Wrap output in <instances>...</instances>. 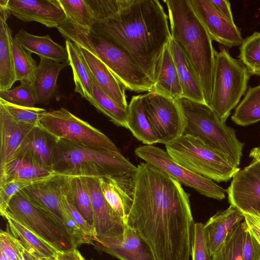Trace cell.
Returning a JSON list of instances; mask_svg holds the SVG:
<instances>
[{
    "instance_id": "816d5d0a",
    "label": "cell",
    "mask_w": 260,
    "mask_h": 260,
    "mask_svg": "<svg viewBox=\"0 0 260 260\" xmlns=\"http://www.w3.org/2000/svg\"><path fill=\"white\" fill-rule=\"evenodd\" d=\"M244 221L246 223L248 231L260 244V230L249 221L246 220H244Z\"/></svg>"
},
{
    "instance_id": "b9f144b4",
    "label": "cell",
    "mask_w": 260,
    "mask_h": 260,
    "mask_svg": "<svg viewBox=\"0 0 260 260\" xmlns=\"http://www.w3.org/2000/svg\"><path fill=\"white\" fill-rule=\"evenodd\" d=\"M133 0H86L95 20L105 19L117 14Z\"/></svg>"
},
{
    "instance_id": "5b68a950",
    "label": "cell",
    "mask_w": 260,
    "mask_h": 260,
    "mask_svg": "<svg viewBox=\"0 0 260 260\" xmlns=\"http://www.w3.org/2000/svg\"><path fill=\"white\" fill-rule=\"evenodd\" d=\"M52 171L69 177H108L135 173L137 167L113 152L57 139Z\"/></svg>"
},
{
    "instance_id": "1f68e13d",
    "label": "cell",
    "mask_w": 260,
    "mask_h": 260,
    "mask_svg": "<svg viewBox=\"0 0 260 260\" xmlns=\"http://www.w3.org/2000/svg\"><path fill=\"white\" fill-rule=\"evenodd\" d=\"M13 38L7 22L0 19V90L11 89L16 81L12 50Z\"/></svg>"
},
{
    "instance_id": "f5cc1de1",
    "label": "cell",
    "mask_w": 260,
    "mask_h": 260,
    "mask_svg": "<svg viewBox=\"0 0 260 260\" xmlns=\"http://www.w3.org/2000/svg\"><path fill=\"white\" fill-rule=\"evenodd\" d=\"M243 214L244 217V220L249 221L260 230V214L252 215L247 213Z\"/></svg>"
},
{
    "instance_id": "4316f807",
    "label": "cell",
    "mask_w": 260,
    "mask_h": 260,
    "mask_svg": "<svg viewBox=\"0 0 260 260\" xmlns=\"http://www.w3.org/2000/svg\"><path fill=\"white\" fill-rule=\"evenodd\" d=\"M127 128L145 145L158 143L157 138L145 114L143 94L134 95L128 104L126 116Z\"/></svg>"
},
{
    "instance_id": "5bb4252c",
    "label": "cell",
    "mask_w": 260,
    "mask_h": 260,
    "mask_svg": "<svg viewBox=\"0 0 260 260\" xmlns=\"http://www.w3.org/2000/svg\"><path fill=\"white\" fill-rule=\"evenodd\" d=\"M81 178L91 200L95 237H113L122 234L127 225L106 201L101 191L99 178Z\"/></svg>"
},
{
    "instance_id": "f907efd6",
    "label": "cell",
    "mask_w": 260,
    "mask_h": 260,
    "mask_svg": "<svg viewBox=\"0 0 260 260\" xmlns=\"http://www.w3.org/2000/svg\"><path fill=\"white\" fill-rule=\"evenodd\" d=\"M8 0H0V19L7 22L10 13L8 9Z\"/></svg>"
},
{
    "instance_id": "8fae6325",
    "label": "cell",
    "mask_w": 260,
    "mask_h": 260,
    "mask_svg": "<svg viewBox=\"0 0 260 260\" xmlns=\"http://www.w3.org/2000/svg\"><path fill=\"white\" fill-rule=\"evenodd\" d=\"M135 152L146 163L200 194L219 201L225 198L226 190L223 188L213 180L195 174L179 165L163 149L153 145H144L137 147Z\"/></svg>"
},
{
    "instance_id": "52a82bcc",
    "label": "cell",
    "mask_w": 260,
    "mask_h": 260,
    "mask_svg": "<svg viewBox=\"0 0 260 260\" xmlns=\"http://www.w3.org/2000/svg\"><path fill=\"white\" fill-rule=\"evenodd\" d=\"M166 148L179 165L217 182L230 180L240 169L225 155L198 137L183 134L166 145Z\"/></svg>"
},
{
    "instance_id": "cb8c5ba5",
    "label": "cell",
    "mask_w": 260,
    "mask_h": 260,
    "mask_svg": "<svg viewBox=\"0 0 260 260\" xmlns=\"http://www.w3.org/2000/svg\"><path fill=\"white\" fill-rule=\"evenodd\" d=\"M33 82L38 104H48L56 94L57 80L59 73L70 66L69 60L57 62L51 59L40 57Z\"/></svg>"
},
{
    "instance_id": "83f0119b",
    "label": "cell",
    "mask_w": 260,
    "mask_h": 260,
    "mask_svg": "<svg viewBox=\"0 0 260 260\" xmlns=\"http://www.w3.org/2000/svg\"><path fill=\"white\" fill-rule=\"evenodd\" d=\"M55 173L21 157H13L0 167V186L14 180L38 181Z\"/></svg>"
},
{
    "instance_id": "7dc6e473",
    "label": "cell",
    "mask_w": 260,
    "mask_h": 260,
    "mask_svg": "<svg viewBox=\"0 0 260 260\" xmlns=\"http://www.w3.org/2000/svg\"><path fill=\"white\" fill-rule=\"evenodd\" d=\"M242 260H260V244L248 231L247 225L243 236Z\"/></svg>"
},
{
    "instance_id": "ee69618b",
    "label": "cell",
    "mask_w": 260,
    "mask_h": 260,
    "mask_svg": "<svg viewBox=\"0 0 260 260\" xmlns=\"http://www.w3.org/2000/svg\"><path fill=\"white\" fill-rule=\"evenodd\" d=\"M67 190L61 196L60 199L61 207L70 215L77 226L93 241L95 233L93 225L89 224L84 218L75 206L69 200L67 196Z\"/></svg>"
},
{
    "instance_id": "6da1fadb",
    "label": "cell",
    "mask_w": 260,
    "mask_h": 260,
    "mask_svg": "<svg viewBox=\"0 0 260 260\" xmlns=\"http://www.w3.org/2000/svg\"><path fill=\"white\" fill-rule=\"evenodd\" d=\"M133 203L125 224L148 244L155 260H189L194 223L181 184L147 163L137 167Z\"/></svg>"
},
{
    "instance_id": "d590c367",
    "label": "cell",
    "mask_w": 260,
    "mask_h": 260,
    "mask_svg": "<svg viewBox=\"0 0 260 260\" xmlns=\"http://www.w3.org/2000/svg\"><path fill=\"white\" fill-rule=\"evenodd\" d=\"M246 224L244 220L235 226L211 257V260H242L244 233Z\"/></svg>"
},
{
    "instance_id": "4dcf8cb0",
    "label": "cell",
    "mask_w": 260,
    "mask_h": 260,
    "mask_svg": "<svg viewBox=\"0 0 260 260\" xmlns=\"http://www.w3.org/2000/svg\"><path fill=\"white\" fill-rule=\"evenodd\" d=\"M66 47L68 53L70 66L73 72L75 91L79 93L92 105L94 100L92 97L91 72L81 57L75 43L66 40Z\"/></svg>"
},
{
    "instance_id": "6f0895ef",
    "label": "cell",
    "mask_w": 260,
    "mask_h": 260,
    "mask_svg": "<svg viewBox=\"0 0 260 260\" xmlns=\"http://www.w3.org/2000/svg\"><path fill=\"white\" fill-rule=\"evenodd\" d=\"M0 260H9V259L2 251H0Z\"/></svg>"
},
{
    "instance_id": "277c9868",
    "label": "cell",
    "mask_w": 260,
    "mask_h": 260,
    "mask_svg": "<svg viewBox=\"0 0 260 260\" xmlns=\"http://www.w3.org/2000/svg\"><path fill=\"white\" fill-rule=\"evenodd\" d=\"M56 28L66 40L83 47L101 60L125 88L138 93L154 91V83L132 56L105 36L66 19Z\"/></svg>"
},
{
    "instance_id": "7bdbcfd3",
    "label": "cell",
    "mask_w": 260,
    "mask_h": 260,
    "mask_svg": "<svg viewBox=\"0 0 260 260\" xmlns=\"http://www.w3.org/2000/svg\"><path fill=\"white\" fill-rule=\"evenodd\" d=\"M191 256L192 260H211L204 224L194 222L193 225L191 240Z\"/></svg>"
},
{
    "instance_id": "f35d334b",
    "label": "cell",
    "mask_w": 260,
    "mask_h": 260,
    "mask_svg": "<svg viewBox=\"0 0 260 260\" xmlns=\"http://www.w3.org/2000/svg\"><path fill=\"white\" fill-rule=\"evenodd\" d=\"M239 57L250 75L260 76V32L255 31L243 39Z\"/></svg>"
},
{
    "instance_id": "d4e9b609",
    "label": "cell",
    "mask_w": 260,
    "mask_h": 260,
    "mask_svg": "<svg viewBox=\"0 0 260 260\" xmlns=\"http://www.w3.org/2000/svg\"><path fill=\"white\" fill-rule=\"evenodd\" d=\"M169 46L181 84V98L206 104L203 90L196 73L186 55L172 37Z\"/></svg>"
},
{
    "instance_id": "9c48e42d",
    "label": "cell",
    "mask_w": 260,
    "mask_h": 260,
    "mask_svg": "<svg viewBox=\"0 0 260 260\" xmlns=\"http://www.w3.org/2000/svg\"><path fill=\"white\" fill-rule=\"evenodd\" d=\"M5 215L33 232L58 252L77 248L61 220L32 204L20 192L12 197L1 215Z\"/></svg>"
},
{
    "instance_id": "f546056e",
    "label": "cell",
    "mask_w": 260,
    "mask_h": 260,
    "mask_svg": "<svg viewBox=\"0 0 260 260\" xmlns=\"http://www.w3.org/2000/svg\"><path fill=\"white\" fill-rule=\"evenodd\" d=\"M7 230L21 244L23 247L37 258L55 257L57 251L48 243L26 228L7 215Z\"/></svg>"
},
{
    "instance_id": "2e32d148",
    "label": "cell",
    "mask_w": 260,
    "mask_h": 260,
    "mask_svg": "<svg viewBox=\"0 0 260 260\" xmlns=\"http://www.w3.org/2000/svg\"><path fill=\"white\" fill-rule=\"evenodd\" d=\"M92 245L120 260H155L148 244L128 226L119 236L95 237Z\"/></svg>"
},
{
    "instance_id": "484cf974",
    "label": "cell",
    "mask_w": 260,
    "mask_h": 260,
    "mask_svg": "<svg viewBox=\"0 0 260 260\" xmlns=\"http://www.w3.org/2000/svg\"><path fill=\"white\" fill-rule=\"evenodd\" d=\"M15 40L25 50L57 62L68 60L66 47L53 41L49 35L36 36L21 29L15 35Z\"/></svg>"
},
{
    "instance_id": "f1b7e54d",
    "label": "cell",
    "mask_w": 260,
    "mask_h": 260,
    "mask_svg": "<svg viewBox=\"0 0 260 260\" xmlns=\"http://www.w3.org/2000/svg\"><path fill=\"white\" fill-rule=\"evenodd\" d=\"M154 91L174 100L182 97L181 84L169 43L162 54Z\"/></svg>"
},
{
    "instance_id": "db71d44e",
    "label": "cell",
    "mask_w": 260,
    "mask_h": 260,
    "mask_svg": "<svg viewBox=\"0 0 260 260\" xmlns=\"http://www.w3.org/2000/svg\"><path fill=\"white\" fill-rule=\"evenodd\" d=\"M246 167L260 179V162L251 161Z\"/></svg>"
},
{
    "instance_id": "836d02e7",
    "label": "cell",
    "mask_w": 260,
    "mask_h": 260,
    "mask_svg": "<svg viewBox=\"0 0 260 260\" xmlns=\"http://www.w3.org/2000/svg\"><path fill=\"white\" fill-rule=\"evenodd\" d=\"M92 84L93 105L107 116L115 124L127 128V111L124 110L100 87L91 73Z\"/></svg>"
},
{
    "instance_id": "ba28073f",
    "label": "cell",
    "mask_w": 260,
    "mask_h": 260,
    "mask_svg": "<svg viewBox=\"0 0 260 260\" xmlns=\"http://www.w3.org/2000/svg\"><path fill=\"white\" fill-rule=\"evenodd\" d=\"M240 60L221 47L215 52L212 96L209 106L225 122L247 89L250 76Z\"/></svg>"
},
{
    "instance_id": "7c38bea8",
    "label": "cell",
    "mask_w": 260,
    "mask_h": 260,
    "mask_svg": "<svg viewBox=\"0 0 260 260\" xmlns=\"http://www.w3.org/2000/svg\"><path fill=\"white\" fill-rule=\"evenodd\" d=\"M143 104L158 143L166 145L184 134L185 119L176 100L152 91L143 94Z\"/></svg>"
},
{
    "instance_id": "e575fe53",
    "label": "cell",
    "mask_w": 260,
    "mask_h": 260,
    "mask_svg": "<svg viewBox=\"0 0 260 260\" xmlns=\"http://www.w3.org/2000/svg\"><path fill=\"white\" fill-rule=\"evenodd\" d=\"M67 196L84 218L93 225L91 200L81 177H70Z\"/></svg>"
},
{
    "instance_id": "3957f363",
    "label": "cell",
    "mask_w": 260,
    "mask_h": 260,
    "mask_svg": "<svg viewBox=\"0 0 260 260\" xmlns=\"http://www.w3.org/2000/svg\"><path fill=\"white\" fill-rule=\"evenodd\" d=\"M172 38L190 62L209 105L213 87L216 51L207 30L196 14L189 0H165Z\"/></svg>"
},
{
    "instance_id": "ab89813d",
    "label": "cell",
    "mask_w": 260,
    "mask_h": 260,
    "mask_svg": "<svg viewBox=\"0 0 260 260\" xmlns=\"http://www.w3.org/2000/svg\"><path fill=\"white\" fill-rule=\"evenodd\" d=\"M0 99L10 103L27 107H34L37 103L33 84L20 82V85L12 89L0 90Z\"/></svg>"
},
{
    "instance_id": "680465c9",
    "label": "cell",
    "mask_w": 260,
    "mask_h": 260,
    "mask_svg": "<svg viewBox=\"0 0 260 260\" xmlns=\"http://www.w3.org/2000/svg\"><path fill=\"white\" fill-rule=\"evenodd\" d=\"M39 260H57L55 257H43L39 259Z\"/></svg>"
},
{
    "instance_id": "c3c4849f",
    "label": "cell",
    "mask_w": 260,
    "mask_h": 260,
    "mask_svg": "<svg viewBox=\"0 0 260 260\" xmlns=\"http://www.w3.org/2000/svg\"><path fill=\"white\" fill-rule=\"evenodd\" d=\"M215 8L221 13L226 19L235 23L231 10V3L226 0H210Z\"/></svg>"
},
{
    "instance_id": "f6af8a7d",
    "label": "cell",
    "mask_w": 260,
    "mask_h": 260,
    "mask_svg": "<svg viewBox=\"0 0 260 260\" xmlns=\"http://www.w3.org/2000/svg\"><path fill=\"white\" fill-rule=\"evenodd\" d=\"M37 181L14 180L0 186V211L1 215L5 211L12 197L23 188Z\"/></svg>"
},
{
    "instance_id": "4fadbf2b",
    "label": "cell",
    "mask_w": 260,
    "mask_h": 260,
    "mask_svg": "<svg viewBox=\"0 0 260 260\" xmlns=\"http://www.w3.org/2000/svg\"><path fill=\"white\" fill-rule=\"evenodd\" d=\"M212 41L232 48L241 46L243 39L235 23L226 19L210 0H189Z\"/></svg>"
},
{
    "instance_id": "9a60e30c",
    "label": "cell",
    "mask_w": 260,
    "mask_h": 260,
    "mask_svg": "<svg viewBox=\"0 0 260 260\" xmlns=\"http://www.w3.org/2000/svg\"><path fill=\"white\" fill-rule=\"evenodd\" d=\"M69 179V176L55 173L35 181L19 192L32 204L51 212L63 222L60 199L67 190Z\"/></svg>"
},
{
    "instance_id": "603a6c76",
    "label": "cell",
    "mask_w": 260,
    "mask_h": 260,
    "mask_svg": "<svg viewBox=\"0 0 260 260\" xmlns=\"http://www.w3.org/2000/svg\"><path fill=\"white\" fill-rule=\"evenodd\" d=\"M32 127L18 123L0 104V167L12 158Z\"/></svg>"
},
{
    "instance_id": "8992f818",
    "label": "cell",
    "mask_w": 260,
    "mask_h": 260,
    "mask_svg": "<svg viewBox=\"0 0 260 260\" xmlns=\"http://www.w3.org/2000/svg\"><path fill=\"white\" fill-rule=\"evenodd\" d=\"M176 100L185 119L184 134L200 138L238 167L244 144L237 138L235 131L207 104L184 98Z\"/></svg>"
},
{
    "instance_id": "ffe728a7",
    "label": "cell",
    "mask_w": 260,
    "mask_h": 260,
    "mask_svg": "<svg viewBox=\"0 0 260 260\" xmlns=\"http://www.w3.org/2000/svg\"><path fill=\"white\" fill-rule=\"evenodd\" d=\"M135 172L99 178L105 199L124 221L133 203Z\"/></svg>"
},
{
    "instance_id": "44dd1931",
    "label": "cell",
    "mask_w": 260,
    "mask_h": 260,
    "mask_svg": "<svg viewBox=\"0 0 260 260\" xmlns=\"http://www.w3.org/2000/svg\"><path fill=\"white\" fill-rule=\"evenodd\" d=\"M77 47L100 87L119 107L127 111L128 104L126 99L125 88L98 57L83 47L77 45Z\"/></svg>"
},
{
    "instance_id": "bcb514c9",
    "label": "cell",
    "mask_w": 260,
    "mask_h": 260,
    "mask_svg": "<svg viewBox=\"0 0 260 260\" xmlns=\"http://www.w3.org/2000/svg\"><path fill=\"white\" fill-rule=\"evenodd\" d=\"M24 248L20 242L8 231L0 233V251L9 260H16Z\"/></svg>"
},
{
    "instance_id": "7402d4cb",
    "label": "cell",
    "mask_w": 260,
    "mask_h": 260,
    "mask_svg": "<svg viewBox=\"0 0 260 260\" xmlns=\"http://www.w3.org/2000/svg\"><path fill=\"white\" fill-rule=\"evenodd\" d=\"M244 220L243 213L230 205L227 209L217 212L205 224L204 231L211 257L225 240L229 233Z\"/></svg>"
},
{
    "instance_id": "d6a6232c",
    "label": "cell",
    "mask_w": 260,
    "mask_h": 260,
    "mask_svg": "<svg viewBox=\"0 0 260 260\" xmlns=\"http://www.w3.org/2000/svg\"><path fill=\"white\" fill-rule=\"evenodd\" d=\"M231 119L243 126L260 121V80L258 85L248 89L236 108Z\"/></svg>"
},
{
    "instance_id": "74e56055",
    "label": "cell",
    "mask_w": 260,
    "mask_h": 260,
    "mask_svg": "<svg viewBox=\"0 0 260 260\" xmlns=\"http://www.w3.org/2000/svg\"><path fill=\"white\" fill-rule=\"evenodd\" d=\"M66 20L78 25L91 28L96 22L86 0H58Z\"/></svg>"
},
{
    "instance_id": "30bf717a",
    "label": "cell",
    "mask_w": 260,
    "mask_h": 260,
    "mask_svg": "<svg viewBox=\"0 0 260 260\" xmlns=\"http://www.w3.org/2000/svg\"><path fill=\"white\" fill-rule=\"evenodd\" d=\"M38 126L56 139H62L84 146L119 151L114 143L101 131L64 108L45 112L39 119Z\"/></svg>"
},
{
    "instance_id": "ac0fdd59",
    "label": "cell",
    "mask_w": 260,
    "mask_h": 260,
    "mask_svg": "<svg viewBox=\"0 0 260 260\" xmlns=\"http://www.w3.org/2000/svg\"><path fill=\"white\" fill-rule=\"evenodd\" d=\"M226 192L230 205L243 214H260V179L246 167L234 175Z\"/></svg>"
},
{
    "instance_id": "9f6ffc18",
    "label": "cell",
    "mask_w": 260,
    "mask_h": 260,
    "mask_svg": "<svg viewBox=\"0 0 260 260\" xmlns=\"http://www.w3.org/2000/svg\"><path fill=\"white\" fill-rule=\"evenodd\" d=\"M16 260H39V259L24 249Z\"/></svg>"
},
{
    "instance_id": "60d3db41",
    "label": "cell",
    "mask_w": 260,
    "mask_h": 260,
    "mask_svg": "<svg viewBox=\"0 0 260 260\" xmlns=\"http://www.w3.org/2000/svg\"><path fill=\"white\" fill-rule=\"evenodd\" d=\"M0 104L18 123L32 126L38 125L41 115L46 111L43 108L14 105L2 99H0Z\"/></svg>"
},
{
    "instance_id": "e0dca14e",
    "label": "cell",
    "mask_w": 260,
    "mask_h": 260,
    "mask_svg": "<svg viewBox=\"0 0 260 260\" xmlns=\"http://www.w3.org/2000/svg\"><path fill=\"white\" fill-rule=\"evenodd\" d=\"M10 14L24 22L35 21L57 27L66 19L58 0H8Z\"/></svg>"
},
{
    "instance_id": "7a4b0ae2",
    "label": "cell",
    "mask_w": 260,
    "mask_h": 260,
    "mask_svg": "<svg viewBox=\"0 0 260 260\" xmlns=\"http://www.w3.org/2000/svg\"><path fill=\"white\" fill-rule=\"evenodd\" d=\"M127 52L155 84L171 34L168 16L158 0H133L91 28Z\"/></svg>"
},
{
    "instance_id": "11a10c76",
    "label": "cell",
    "mask_w": 260,
    "mask_h": 260,
    "mask_svg": "<svg viewBox=\"0 0 260 260\" xmlns=\"http://www.w3.org/2000/svg\"><path fill=\"white\" fill-rule=\"evenodd\" d=\"M249 157L252 161L260 162V146L253 148L250 151Z\"/></svg>"
},
{
    "instance_id": "d6986e66",
    "label": "cell",
    "mask_w": 260,
    "mask_h": 260,
    "mask_svg": "<svg viewBox=\"0 0 260 260\" xmlns=\"http://www.w3.org/2000/svg\"><path fill=\"white\" fill-rule=\"evenodd\" d=\"M56 141L39 126H34L26 134L12 158H23L40 167L52 171Z\"/></svg>"
},
{
    "instance_id": "681fc988",
    "label": "cell",
    "mask_w": 260,
    "mask_h": 260,
    "mask_svg": "<svg viewBox=\"0 0 260 260\" xmlns=\"http://www.w3.org/2000/svg\"><path fill=\"white\" fill-rule=\"evenodd\" d=\"M55 258L57 260H85L77 248L68 251L57 252Z\"/></svg>"
},
{
    "instance_id": "8d00e7d4",
    "label": "cell",
    "mask_w": 260,
    "mask_h": 260,
    "mask_svg": "<svg viewBox=\"0 0 260 260\" xmlns=\"http://www.w3.org/2000/svg\"><path fill=\"white\" fill-rule=\"evenodd\" d=\"M15 76L17 81L33 84L38 67L31 53L23 48L13 38L12 40Z\"/></svg>"
}]
</instances>
